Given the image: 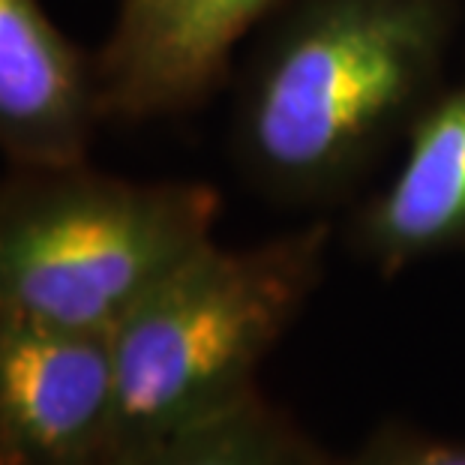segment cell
Instances as JSON below:
<instances>
[{
    "instance_id": "obj_1",
    "label": "cell",
    "mask_w": 465,
    "mask_h": 465,
    "mask_svg": "<svg viewBox=\"0 0 465 465\" xmlns=\"http://www.w3.org/2000/svg\"><path fill=\"white\" fill-rule=\"evenodd\" d=\"M457 0H298L234 105L241 174L282 204H333L441 91Z\"/></svg>"
},
{
    "instance_id": "obj_2",
    "label": "cell",
    "mask_w": 465,
    "mask_h": 465,
    "mask_svg": "<svg viewBox=\"0 0 465 465\" xmlns=\"http://www.w3.org/2000/svg\"><path fill=\"white\" fill-rule=\"evenodd\" d=\"M328 246L324 220L252 246H223L213 237L156 282L108 336V460L255 391L259 366L322 285Z\"/></svg>"
},
{
    "instance_id": "obj_3",
    "label": "cell",
    "mask_w": 465,
    "mask_h": 465,
    "mask_svg": "<svg viewBox=\"0 0 465 465\" xmlns=\"http://www.w3.org/2000/svg\"><path fill=\"white\" fill-rule=\"evenodd\" d=\"M223 199L202 181H130L91 163L0 177V315L112 336L177 264L213 241Z\"/></svg>"
},
{
    "instance_id": "obj_4",
    "label": "cell",
    "mask_w": 465,
    "mask_h": 465,
    "mask_svg": "<svg viewBox=\"0 0 465 465\" xmlns=\"http://www.w3.org/2000/svg\"><path fill=\"white\" fill-rule=\"evenodd\" d=\"M112 340L0 315V465H105Z\"/></svg>"
},
{
    "instance_id": "obj_5",
    "label": "cell",
    "mask_w": 465,
    "mask_h": 465,
    "mask_svg": "<svg viewBox=\"0 0 465 465\" xmlns=\"http://www.w3.org/2000/svg\"><path fill=\"white\" fill-rule=\"evenodd\" d=\"M276 0H114L96 52L103 114L112 124L181 117L211 100L234 48Z\"/></svg>"
},
{
    "instance_id": "obj_6",
    "label": "cell",
    "mask_w": 465,
    "mask_h": 465,
    "mask_svg": "<svg viewBox=\"0 0 465 465\" xmlns=\"http://www.w3.org/2000/svg\"><path fill=\"white\" fill-rule=\"evenodd\" d=\"M105 124L96 54L69 39L43 0H0V153L9 165L87 160Z\"/></svg>"
},
{
    "instance_id": "obj_7",
    "label": "cell",
    "mask_w": 465,
    "mask_h": 465,
    "mask_svg": "<svg viewBox=\"0 0 465 465\" xmlns=\"http://www.w3.org/2000/svg\"><path fill=\"white\" fill-rule=\"evenodd\" d=\"M402 142L397 174L351 223L354 252L388 276L465 246V82L435 94Z\"/></svg>"
},
{
    "instance_id": "obj_8",
    "label": "cell",
    "mask_w": 465,
    "mask_h": 465,
    "mask_svg": "<svg viewBox=\"0 0 465 465\" xmlns=\"http://www.w3.org/2000/svg\"><path fill=\"white\" fill-rule=\"evenodd\" d=\"M105 465H342L259 388L225 409L114 453Z\"/></svg>"
},
{
    "instance_id": "obj_9",
    "label": "cell",
    "mask_w": 465,
    "mask_h": 465,
    "mask_svg": "<svg viewBox=\"0 0 465 465\" xmlns=\"http://www.w3.org/2000/svg\"><path fill=\"white\" fill-rule=\"evenodd\" d=\"M342 465H465V441L439 439L409 427H388L370 435Z\"/></svg>"
}]
</instances>
